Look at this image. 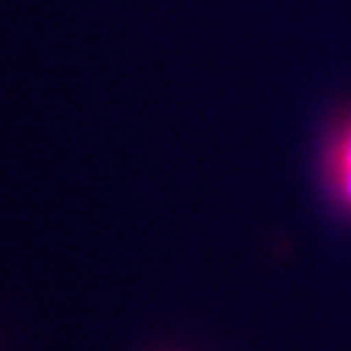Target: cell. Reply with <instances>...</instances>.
<instances>
[{
	"label": "cell",
	"mask_w": 351,
	"mask_h": 351,
	"mask_svg": "<svg viewBox=\"0 0 351 351\" xmlns=\"http://www.w3.org/2000/svg\"><path fill=\"white\" fill-rule=\"evenodd\" d=\"M323 167H349L351 169V110L341 114L328 136Z\"/></svg>",
	"instance_id": "obj_1"
},
{
	"label": "cell",
	"mask_w": 351,
	"mask_h": 351,
	"mask_svg": "<svg viewBox=\"0 0 351 351\" xmlns=\"http://www.w3.org/2000/svg\"><path fill=\"white\" fill-rule=\"evenodd\" d=\"M328 193L339 203L341 211L351 216V169L349 167H323Z\"/></svg>",
	"instance_id": "obj_2"
}]
</instances>
